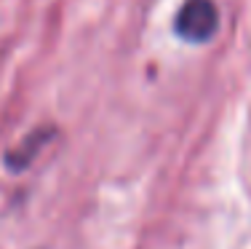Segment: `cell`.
I'll use <instances>...</instances> for the list:
<instances>
[{
	"label": "cell",
	"instance_id": "2",
	"mask_svg": "<svg viewBox=\"0 0 251 249\" xmlns=\"http://www.w3.org/2000/svg\"><path fill=\"white\" fill-rule=\"evenodd\" d=\"M56 137V129L53 126H43V129H35L32 134H27L25 139L19 142V145L14 147V150L5 153V166H8L11 171H22L27 169L29 164L38 158V153L43 150L49 142Z\"/></svg>",
	"mask_w": 251,
	"mask_h": 249
},
{
	"label": "cell",
	"instance_id": "1",
	"mask_svg": "<svg viewBox=\"0 0 251 249\" xmlns=\"http://www.w3.org/2000/svg\"><path fill=\"white\" fill-rule=\"evenodd\" d=\"M219 32V5L214 0H184L174 14V35L190 46H206Z\"/></svg>",
	"mask_w": 251,
	"mask_h": 249
}]
</instances>
